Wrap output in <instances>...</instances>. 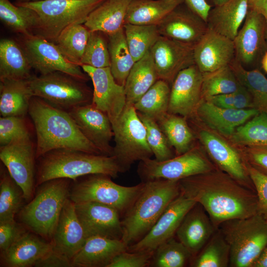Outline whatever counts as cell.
Masks as SVG:
<instances>
[{
  "label": "cell",
  "instance_id": "cell-22",
  "mask_svg": "<svg viewBox=\"0 0 267 267\" xmlns=\"http://www.w3.org/2000/svg\"><path fill=\"white\" fill-rule=\"evenodd\" d=\"M160 35L194 46L208 30L206 21L184 2L157 26Z\"/></svg>",
  "mask_w": 267,
  "mask_h": 267
},
{
  "label": "cell",
  "instance_id": "cell-13",
  "mask_svg": "<svg viewBox=\"0 0 267 267\" xmlns=\"http://www.w3.org/2000/svg\"><path fill=\"white\" fill-rule=\"evenodd\" d=\"M0 159L22 189L25 200L34 197L36 187V145L31 137L0 146Z\"/></svg>",
  "mask_w": 267,
  "mask_h": 267
},
{
  "label": "cell",
  "instance_id": "cell-14",
  "mask_svg": "<svg viewBox=\"0 0 267 267\" xmlns=\"http://www.w3.org/2000/svg\"><path fill=\"white\" fill-rule=\"evenodd\" d=\"M194 132L206 154L219 169L227 173L245 186L255 191L244 160L237 147L217 134L200 128ZM256 192V191H255Z\"/></svg>",
  "mask_w": 267,
  "mask_h": 267
},
{
  "label": "cell",
  "instance_id": "cell-46",
  "mask_svg": "<svg viewBox=\"0 0 267 267\" xmlns=\"http://www.w3.org/2000/svg\"><path fill=\"white\" fill-rule=\"evenodd\" d=\"M203 74L202 99L218 94L233 93L240 85L229 65Z\"/></svg>",
  "mask_w": 267,
  "mask_h": 267
},
{
  "label": "cell",
  "instance_id": "cell-38",
  "mask_svg": "<svg viewBox=\"0 0 267 267\" xmlns=\"http://www.w3.org/2000/svg\"><path fill=\"white\" fill-rule=\"evenodd\" d=\"M229 259V245L218 228L201 250L191 258L189 266L227 267Z\"/></svg>",
  "mask_w": 267,
  "mask_h": 267
},
{
  "label": "cell",
  "instance_id": "cell-42",
  "mask_svg": "<svg viewBox=\"0 0 267 267\" xmlns=\"http://www.w3.org/2000/svg\"><path fill=\"white\" fill-rule=\"evenodd\" d=\"M89 33L84 24H73L63 30L54 43L69 60L81 66Z\"/></svg>",
  "mask_w": 267,
  "mask_h": 267
},
{
  "label": "cell",
  "instance_id": "cell-7",
  "mask_svg": "<svg viewBox=\"0 0 267 267\" xmlns=\"http://www.w3.org/2000/svg\"><path fill=\"white\" fill-rule=\"evenodd\" d=\"M105 0H42L15 4L28 7L38 16L35 34L54 42L66 27L84 24L89 14Z\"/></svg>",
  "mask_w": 267,
  "mask_h": 267
},
{
  "label": "cell",
  "instance_id": "cell-39",
  "mask_svg": "<svg viewBox=\"0 0 267 267\" xmlns=\"http://www.w3.org/2000/svg\"><path fill=\"white\" fill-rule=\"evenodd\" d=\"M239 83L251 95L254 108L267 114V79L257 69H246L234 59L229 64Z\"/></svg>",
  "mask_w": 267,
  "mask_h": 267
},
{
  "label": "cell",
  "instance_id": "cell-43",
  "mask_svg": "<svg viewBox=\"0 0 267 267\" xmlns=\"http://www.w3.org/2000/svg\"><path fill=\"white\" fill-rule=\"evenodd\" d=\"M230 137L238 146L267 148V114L259 112L237 128Z\"/></svg>",
  "mask_w": 267,
  "mask_h": 267
},
{
  "label": "cell",
  "instance_id": "cell-9",
  "mask_svg": "<svg viewBox=\"0 0 267 267\" xmlns=\"http://www.w3.org/2000/svg\"><path fill=\"white\" fill-rule=\"evenodd\" d=\"M28 83L33 96L67 111L92 103L93 90L86 82L66 73L33 75Z\"/></svg>",
  "mask_w": 267,
  "mask_h": 267
},
{
  "label": "cell",
  "instance_id": "cell-11",
  "mask_svg": "<svg viewBox=\"0 0 267 267\" xmlns=\"http://www.w3.org/2000/svg\"><path fill=\"white\" fill-rule=\"evenodd\" d=\"M217 168L202 147L194 146L182 154L160 161L147 158L139 161L137 173L141 181L157 179L179 181Z\"/></svg>",
  "mask_w": 267,
  "mask_h": 267
},
{
  "label": "cell",
  "instance_id": "cell-40",
  "mask_svg": "<svg viewBox=\"0 0 267 267\" xmlns=\"http://www.w3.org/2000/svg\"><path fill=\"white\" fill-rule=\"evenodd\" d=\"M26 201L19 185L10 175L5 167L0 169V222L14 220Z\"/></svg>",
  "mask_w": 267,
  "mask_h": 267
},
{
  "label": "cell",
  "instance_id": "cell-21",
  "mask_svg": "<svg viewBox=\"0 0 267 267\" xmlns=\"http://www.w3.org/2000/svg\"><path fill=\"white\" fill-rule=\"evenodd\" d=\"M68 112L83 134L102 155L113 156V147L110 144L113 132L106 113L92 103L75 107Z\"/></svg>",
  "mask_w": 267,
  "mask_h": 267
},
{
  "label": "cell",
  "instance_id": "cell-60",
  "mask_svg": "<svg viewBox=\"0 0 267 267\" xmlns=\"http://www.w3.org/2000/svg\"><path fill=\"white\" fill-rule=\"evenodd\" d=\"M228 0H206L207 2L212 7L221 5Z\"/></svg>",
  "mask_w": 267,
  "mask_h": 267
},
{
  "label": "cell",
  "instance_id": "cell-34",
  "mask_svg": "<svg viewBox=\"0 0 267 267\" xmlns=\"http://www.w3.org/2000/svg\"><path fill=\"white\" fill-rule=\"evenodd\" d=\"M150 50L136 61L124 86L127 105L135 102L159 80Z\"/></svg>",
  "mask_w": 267,
  "mask_h": 267
},
{
  "label": "cell",
  "instance_id": "cell-5",
  "mask_svg": "<svg viewBox=\"0 0 267 267\" xmlns=\"http://www.w3.org/2000/svg\"><path fill=\"white\" fill-rule=\"evenodd\" d=\"M71 180L58 178L38 185L34 197L18 213L22 223L31 231L50 241L64 204L69 198Z\"/></svg>",
  "mask_w": 267,
  "mask_h": 267
},
{
  "label": "cell",
  "instance_id": "cell-58",
  "mask_svg": "<svg viewBox=\"0 0 267 267\" xmlns=\"http://www.w3.org/2000/svg\"><path fill=\"white\" fill-rule=\"evenodd\" d=\"M249 6L255 9L264 17L266 24L267 42V0H249Z\"/></svg>",
  "mask_w": 267,
  "mask_h": 267
},
{
  "label": "cell",
  "instance_id": "cell-12",
  "mask_svg": "<svg viewBox=\"0 0 267 267\" xmlns=\"http://www.w3.org/2000/svg\"><path fill=\"white\" fill-rule=\"evenodd\" d=\"M21 45L32 69L40 74L59 71L86 82L89 80L81 67L69 60L54 42L33 34L23 36Z\"/></svg>",
  "mask_w": 267,
  "mask_h": 267
},
{
  "label": "cell",
  "instance_id": "cell-8",
  "mask_svg": "<svg viewBox=\"0 0 267 267\" xmlns=\"http://www.w3.org/2000/svg\"><path fill=\"white\" fill-rule=\"evenodd\" d=\"M80 181L74 180L69 198L75 203L93 202L112 207L121 218L142 191L145 182L125 186L113 182L111 177L97 174L86 176Z\"/></svg>",
  "mask_w": 267,
  "mask_h": 267
},
{
  "label": "cell",
  "instance_id": "cell-30",
  "mask_svg": "<svg viewBox=\"0 0 267 267\" xmlns=\"http://www.w3.org/2000/svg\"><path fill=\"white\" fill-rule=\"evenodd\" d=\"M131 0H105L89 15L84 25L91 31L107 35L124 28L128 6Z\"/></svg>",
  "mask_w": 267,
  "mask_h": 267
},
{
  "label": "cell",
  "instance_id": "cell-61",
  "mask_svg": "<svg viewBox=\"0 0 267 267\" xmlns=\"http://www.w3.org/2000/svg\"><path fill=\"white\" fill-rule=\"evenodd\" d=\"M261 64L264 70L267 73V51L264 53L262 58Z\"/></svg>",
  "mask_w": 267,
  "mask_h": 267
},
{
  "label": "cell",
  "instance_id": "cell-3",
  "mask_svg": "<svg viewBox=\"0 0 267 267\" xmlns=\"http://www.w3.org/2000/svg\"><path fill=\"white\" fill-rule=\"evenodd\" d=\"M144 182L142 191L121 218L122 240L128 247L147 234L180 193L179 181L157 179Z\"/></svg>",
  "mask_w": 267,
  "mask_h": 267
},
{
  "label": "cell",
  "instance_id": "cell-33",
  "mask_svg": "<svg viewBox=\"0 0 267 267\" xmlns=\"http://www.w3.org/2000/svg\"><path fill=\"white\" fill-rule=\"evenodd\" d=\"M182 2L183 0H131L127 8L125 24L157 26Z\"/></svg>",
  "mask_w": 267,
  "mask_h": 267
},
{
  "label": "cell",
  "instance_id": "cell-54",
  "mask_svg": "<svg viewBox=\"0 0 267 267\" xmlns=\"http://www.w3.org/2000/svg\"><path fill=\"white\" fill-rule=\"evenodd\" d=\"M36 267H71L72 261L64 255L52 249L39 260L35 264Z\"/></svg>",
  "mask_w": 267,
  "mask_h": 267
},
{
  "label": "cell",
  "instance_id": "cell-20",
  "mask_svg": "<svg viewBox=\"0 0 267 267\" xmlns=\"http://www.w3.org/2000/svg\"><path fill=\"white\" fill-rule=\"evenodd\" d=\"M266 24L264 17L250 7L242 28L233 40L235 59L246 69L267 51L266 47Z\"/></svg>",
  "mask_w": 267,
  "mask_h": 267
},
{
  "label": "cell",
  "instance_id": "cell-49",
  "mask_svg": "<svg viewBox=\"0 0 267 267\" xmlns=\"http://www.w3.org/2000/svg\"><path fill=\"white\" fill-rule=\"evenodd\" d=\"M22 116H1L0 118V145L31 137L29 129Z\"/></svg>",
  "mask_w": 267,
  "mask_h": 267
},
{
  "label": "cell",
  "instance_id": "cell-10",
  "mask_svg": "<svg viewBox=\"0 0 267 267\" xmlns=\"http://www.w3.org/2000/svg\"><path fill=\"white\" fill-rule=\"evenodd\" d=\"M111 123L115 141L113 156L122 173L136 161L151 158L153 154L147 141L145 127L134 105L127 104Z\"/></svg>",
  "mask_w": 267,
  "mask_h": 267
},
{
  "label": "cell",
  "instance_id": "cell-31",
  "mask_svg": "<svg viewBox=\"0 0 267 267\" xmlns=\"http://www.w3.org/2000/svg\"><path fill=\"white\" fill-rule=\"evenodd\" d=\"M32 68L21 44L8 38L0 41V80H29Z\"/></svg>",
  "mask_w": 267,
  "mask_h": 267
},
{
  "label": "cell",
  "instance_id": "cell-29",
  "mask_svg": "<svg viewBox=\"0 0 267 267\" xmlns=\"http://www.w3.org/2000/svg\"><path fill=\"white\" fill-rule=\"evenodd\" d=\"M249 9V0H228L211 8L208 28L231 40L236 36Z\"/></svg>",
  "mask_w": 267,
  "mask_h": 267
},
{
  "label": "cell",
  "instance_id": "cell-53",
  "mask_svg": "<svg viewBox=\"0 0 267 267\" xmlns=\"http://www.w3.org/2000/svg\"><path fill=\"white\" fill-rule=\"evenodd\" d=\"M244 162L267 176V148L238 146Z\"/></svg>",
  "mask_w": 267,
  "mask_h": 267
},
{
  "label": "cell",
  "instance_id": "cell-51",
  "mask_svg": "<svg viewBox=\"0 0 267 267\" xmlns=\"http://www.w3.org/2000/svg\"><path fill=\"white\" fill-rule=\"evenodd\" d=\"M153 251L130 252L125 251L118 255L108 267H149Z\"/></svg>",
  "mask_w": 267,
  "mask_h": 267
},
{
  "label": "cell",
  "instance_id": "cell-6",
  "mask_svg": "<svg viewBox=\"0 0 267 267\" xmlns=\"http://www.w3.org/2000/svg\"><path fill=\"white\" fill-rule=\"evenodd\" d=\"M218 229L230 249V267H252L267 246V220L259 214L222 222Z\"/></svg>",
  "mask_w": 267,
  "mask_h": 267
},
{
  "label": "cell",
  "instance_id": "cell-52",
  "mask_svg": "<svg viewBox=\"0 0 267 267\" xmlns=\"http://www.w3.org/2000/svg\"><path fill=\"white\" fill-rule=\"evenodd\" d=\"M27 232L26 228L15 220L0 222V253L8 249Z\"/></svg>",
  "mask_w": 267,
  "mask_h": 267
},
{
  "label": "cell",
  "instance_id": "cell-45",
  "mask_svg": "<svg viewBox=\"0 0 267 267\" xmlns=\"http://www.w3.org/2000/svg\"><path fill=\"white\" fill-rule=\"evenodd\" d=\"M192 257L187 249L174 237L153 251L149 267H183L189 265Z\"/></svg>",
  "mask_w": 267,
  "mask_h": 267
},
{
  "label": "cell",
  "instance_id": "cell-15",
  "mask_svg": "<svg viewBox=\"0 0 267 267\" xmlns=\"http://www.w3.org/2000/svg\"><path fill=\"white\" fill-rule=\"evenodd\" d=\"M196 203L180 192L169 205L147 234L136 243L129 246L127 251H152L163 242L175 237L183 217Z\"/></svg>",
  "mask_w": 267,
  "mask_h": 267
},
{
  "label": "cell",
  "instance_id": "cell-19",
  "mask_svg": "<svg viewBox=\"0 0 267 267\" xmlns=\"http://www.w3.org/2000/svg\"><path fill=\"white\" fill-rule=\"evenodd\" d=\"M78 218L87 238L99 236L122 240L121 216L114 208L93 202L75 203Z\"/></svg>",
  "mask_w": 267,
  "mask_h": 267
},
{
  "label": "cell",
  "instance_id": "cell-41",
  "mask_svg": "<svg viewBox=\"0 0 267 267\" xmlns=\"http://www.w3.org/2000/svg\"><path fill=\"white\" fill-rule=\"evenodd\" d=\"M170 85L159 79L134 105L137 112L156 121L168 112Z\"/></svg>",
  "mask_w": 267,
  "mask_h": 267
},
{
  "label": "cell",
  "instance_id": "cell-18",
  "mask_svg": "<svg viewBox=\"0 0 267 267\" xmlns=\"http://www.w3.org/2000/svg\"><path fill=\"white\" fill-rule=\"evenodd\" d=\"M159 79L172 85L178 73L195 64L194 46L160 36L150 49Z\"/></svg>",
  "mask_w": 267,
  "mask_h": 267
},
{
  "label": "cell",
  "instance_id": "cell-35",
  "mask_svg": "<svg viewBox=\"0 0 267 267\" xmlns=\"http://www.w3.org/2000/svg\"><path fill=\"white\" fill-rule=\"evenodd\" d=\"M156 122L176 156L185 153L194 146L196 136L186 118L168 112Z\"/></svg>",
  "mask_w": 267,
  "mask_h": 267
},
{
  "label": "cell",
  "instance_id": "cell-4",
  "mask_svg": "<svg viewBox=\"0 0 267 267\" xmlns=\"http://www.w3.org/2000/svg\"><path fill=\"white\" fill-rule=\"evenodd\" d=\"M37 159L36 186L58 178L74 181L87 175L102 174L115 178L122 173L114 156L60 149L50 151Z\"/></svg>",
  "mask_w": 267,
  "mask_h": 267
},
{
  "label": "cell",
  "instance_id": "cell-56",
  "mask_svg": "<svg viewBox=\"0 0 267 267\" xmlns=\"http://www.w3.org/2000/svg\"><path fill=\"white\" fill-rule=\"evenodd\" d=\"M184 3L206 21L212 6L206 0H183Z\"/></svg>",
  "mask_w": 267,
  "mask_h": 267
},
{
  "label": "cell",
  "instance_id": "cell-17",
  "mask_svg": "<svg viewBox=\"0 0 267 267\" xmlns=\"http://www.w3.org/2000/svg\"><path fill=\"white\" fill-rule=\"evenodd\" d=\"M203 74L194 64L180 71L171 86L168 112L192 117L202 99Z\"/></svg>",
  "mask_w": 267,
  "mask_h": 267
},
{
  "label": "cell",
  "instance_id": "cell-55",
  "mask_svg": "<svg viewBox=\"0 0 267 267\" xmlns=\"http://www.w3.org/2000/svg\"><path fill=\"white\" fill-rule=\"evenodd\" d=\"M233 108L237 109L254 108L251 94L248 90L241 84L234 92Z\"/></svg>",
  "mask_w": 267,
  "mask_h": 267
},
{
  "label": "cell",
  "instance_id": "cell-23",
  "mask_svg": "<svg viewBox=\"0 0 267 267\" xmlns=\"http://www.w3.org/2000/svg\"><path fill=\"white\" fill-rule=\"evenodd\" d=\"M195 64L202 74L214 72L229 65L235 58L233 40L208 28L194 46Z\"/></svg>",
  "mask_w": 267,
  "mask_h": 267
},
{
  "label": "cell",
  "instance_id": "cell-44",
  "mask_svg": "<svg viewBox=\"0 0 267 267\" xmlns=\"http://www.w3.org/2000/svg\"><path fill=\"white\" fill-rule=\"evenodd\" d=\"M124 30L128 47L135 62L150 50L161 36L156 25L125 24Z\"/></svg>",
  "mask_w": 267,
  "mask_h": 267
},
{
  "label": "cell",
  "instance_id": "cell-1",
  "mask_svg": "<svg viewBox=\"0 0 267 267\" xmlns=\"http://www.w3.org/2000/svg\"><path fill=\"white\" fill-rule=\"evenodd\" d=\"M180 192L200 204L218 229L223 222L258 211L255 191L218 168L179 180Z\"/></svg>",
  "mask_w": 267,
  "mask_h": 267
},
{
  "label": "cell",
  "instance_id": "cell-27",
  "mask_svg": "<svg viewBox=\"0 0 267 267\" xmlns=\"http://www.w3.org/2000/svg\"><path fill=\"white\" fill-rule=\"evenodd\" d=\"M27 231L8 249L0 253V266L30 267L52 249L50 241Z\"/></svg>",
  "mask_w": 267,
  "mask_h": 267
},
{
  "label": "cell",
  "instance_id": "cell-25",
  "mask_svg": "<svg viewBox=\"0 0 267 267\" xmlns=\"http://www.w3.org/2000/svg\"><path fill=\"white\" fill-rule=\"evenodd\" d=\"M259 113L255 108H223L202 99L192 117L217 133L230 137L237 128Z\"/></svg>",
  "mask_w": 267,
  "mask_h": 267
},
{
  "label": "cell",
  "instance_id": "cell-24",
  "mask_svg": "<svg viewBox=\"0 0 267 267\" xmlns=\"http://www.w3.org/2000/svg\"><path fill=\"white\" fill-rule=\"evenodd\" d=\"M87 237L68 198L64 204L50 242L53 249L71 260L86 241Z\"/></svg>",
  "mask_w": 267,
  "mask_h": 267
},
{
  "label": "cell",
  "instance_id": "cell-26",
  "mask_svg": "<svg viewBox=\"0 0 267 267\" xmlns=\"http://www.w3.org/2000/svg\"><path fill=\"white\" fill-rule=\"evenodd\" d=\"M217 229L204 208L196 203L183 217L175 236L193 257L201 250Z\"/></svg>",
  "mask_w": 267,
  "mask_h": 267
},
{
  "label": "cell",
  "instance_id": "cell-36",
  "mask_svg": "<svg viewBox=\"0 0 267 267\" xmlns=\"http://www.w3.org/2000/svg\"><path fill=\"white\" fill-rule=\"evenodd\" d=\"M107 37L112 74L118 84L124 86L135 61L128 47L124 28Z\"/></svg>",
  "mask_w": 267,
  "mask_h": 267
},
{
  "label": "cell",
  "instance_id": "cell-48",
  "mask_svg": "<svg viewBox=\"0 0 267 267\" xmlns=\"http://www.w3.org/2000/svg\"><path fill=\"white\" fill-rule=\"evenodd\" d=\"M137 112L145 127L147 141L155 159L162 161L176 156L174 149L170 145L167 137L156 121L149 116Z\"/></svg>",
  "mask_w": 267,
  "mask_h": 267
},
{
  "label": "cell",
  "instance_id": "cell-2",
  "mask_svg": "<svg viewBox=\"0 0 267 267\" xmlns=\"http://www.w3.org/2000/svg\"><path fill=\"white\" fill-rule=\"evenodd\" d=\"M28 114L36 132L37 159L50 151L60 149L102 155L83 134L68 111L41 98L33 96Z\"/></svg>",
  "mask_w": 267,
  "mask_h": 267
},
{
  "label": "cell",
  "instance_id": "cell-47",
  "mask_svg": "<svg viewBox=\"0 0 267 267\" xmlns=\"http://www.w3.org/2000/svg\"><path fill=\"white\" fill-rule=\"evenodd\" d=\"M94 68L110 67V58L108 37L98 31H90L88 43L81 60V65Z\"/></svg>",
  "mask_w": 267,
  "mask_h": 267
},
{
  "label": "cell",
  "instance_id": "cell-16",
  "mask_svg": "<svg viewBox=\"0 0 267 267\" xmlns=\"http://www.w3.org/2000/svg\"><path fill=\"white\" fill-rule=\"evenodd\" d=\"M91 79L93 86L92 104L106 113L110 122L122 113L127 105L124 86L115 80L110 67L81 66Z\"/></svg>",
  "mask_w": 267,
  "mask_h": 267
},
{
  "label": "cell",
  "instance_id": "cell-28",
  "mask_svg": "<svg viewBox=\"0 0 267 267\" xmlns=\"http://www.w3.org/2000/svg\"><path fill=\"white\" fill-rule=\"evenodd\" d=\"M122 240L99 236L88 238L72 260L73 267H108L119 254L127 250Z\"/></svg>",
  "mask_w": 267,
  "mask_h": 267
},
{
  "label": "cell",
  "instance_id": "cell-37",
  "mask_svg": "<svg viewBox=\"0 0 267 267\" xmlns=\"http://www.w3.org/2000/svg\"><path fill=\"white\" fill-rule=\"evenodd\" d=\"M0 19L11 30L23 36L35 34L38 24V16L34 10L9 0H0Z\"/></svg>",
  "mask_w": 267,
  "mask_h": 267
},
{
  "label": "cell",
  "instance_id": "cell-57",
  "mask_svg": "<svg viewBox=\"0 0 267 267\" xmlns=\"http://www.w3.org/2000/svg\"><path fill=\"white\" fill-rule=\"evenodd\" d=\"M213 104L223 108H233L234 92L221 94L211 96L206 99Z\"/></svg>",
  "mask_w": 267,
  "mask_h": 267
},
{
  "label": "cell",
  "instance_id": "cell-62",
  "mask_svg": "<svg viewBox=\"0 0 267 267\" xmlns=\"http://www.w3.org/2000/svg\"><path fill=\"white\" fill-rule=\"evenodd\" d=\"M14 0L15 1V2L25 3V2L38 1H40L42 0Z\"/></svg>",
  "mask_w": 267,
  "mask_h": 267
},
{
  "label": "cell",
  "instance_id": "cell-50",
  "mask_svg": "<svg viewBox=\"0 0 267 267\" xmlns=\"http://www.w3.org/2000/svg\"><path fill=\"white\" fill-rule=\"evenodd\" d=\"M244 162L257 196L258 214L262 215L267 220V176Z\"/></svg>",
  "mask_w": 267,
  "mask_h": 267
},
{
  "label": "cell",
  "instance_id": "cell-59",
  "mask_svg": "<svg viewBox=\"0 0 267 267\" xmlns=\"http://www.w3.org/2000/svg\"><path fill=\"white\" fill-rule=\"evenodd\" d=\"M252 267H267V246L254 263Z\"/></svg>",
  "mask_w": 267,
  "mask_h": 267
},
{
  "label": "cell",
  "instance_id": "cell-32",
  "mask_svg": "<svg viewBox=\"0 0 267 267\" xmlns=\"http://www.w3.org/2000/svg\"><path fill=\"white\" fill-rule=\"evenodd\" d=\"M33 97L28 80L4 79L0 82L1 116H22L28 114Z\"/></svg>",
  "mask_w": 267,
  "mask_h": 267
}]
</instances>
